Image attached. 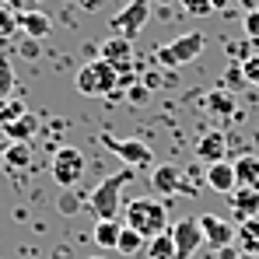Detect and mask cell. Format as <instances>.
<instances>
[{"label":"cell","instance_id":"obj_1","mask_svg":"<svg viewBox=\"0 0 259 259\" xmlns=\"http://www.w3.org/2000/svg\"><path fill=\"white\" fill-rule=\"evenodd\" d=\"M130 182H133V168H119L116 175H105V179L91 189L88 210L95 214V221H109V217L119 214V207H123V189H126Z\"/></svg>","mask_w":259,"mask_h":259},{"label":"cell","instance_id":"obj_2","mask_svg":"<svg viewBox=\"0 0 259 259\" xmlns=\"http://www.w3.org/2000/svg\"><path fill=\"white\" fill-rule=\"evenodd\" d=\"M126 224L137 228L144 238H154V235L168 231V207H165L161 200L140 196V200H133V203L126 207Z\"/></svg>","mask_w":259,"mask_h":259},{"label":"cell","instance_id":"obj_3","mask_svg":"<svg viewBox=\"0 0 259 259\" xmlns=\"http://www.w3.org/2000/svg\"><path fill=\"white\" fill-rule=\"evenodd\" d=\"M203 46H207L203 32L179 35V39H172V42H165V46L154 49V63L165 67V70H172V67H186V63H193V60L203 53Z\"/></svg>","mask_w":259,"mask_h":259},{"label":"cell","instance_id":"obj_4","mask_svg":"<svg viewBox=\"0 0 259 259\" xmlns=\"http://www.w3.org/2000/svg\"><path fill=\"white\" fill-rule=\"evenodd\" d=\"M77 91L81 95H91V98H98V95H112V88H119V70L109 63V60H91L84 63L81 70H77Z\"/></svg>","mask_w":259,"mask_h":259},{"label":"cell","instance_id":"obj_5","mask_svg":"<svg viewBox=\"0 0 259 259\" xmlns=\"http://www.w3.org/2000/svg\"><path fill=\"white\" fill-rule=\"evenodd\" d=\"M88 172V158L84 151H77V147H56L53 151V158H49V175H53V182L60 186V189H74Z\"/></svg>","mask_w":259,"mask_h":259},{"label":"cell","instance_id":"obj_6","mask_svg":"<svg viewBox=\"0 0 259 259\" xmlns=\"http://www.w3.org/2000/svg\"><path fill=\"white\" fill-rule=\"evenodd\" d=\"M102 144H105L112 154H119L123 165H130V168H147V165H154V151H151V144L140 140V137H102Z\"/></svg>","mask_w":259,"mask_h":259},{"label":"cell","instance_id":"obj_7","mask_svg":"<svg viewBox=\"0 0 259 259\" xmlns=\"http://www.w3.org/2000/svg\"><path fill=\"white\" fill-rule=\"evenodd\" d=\"M147 18H151V0H130L126 7L109 21V28H112V35H140L144 32V25H147Z\"/></svg>","mask_w":259,"mask_h":259},{"label":"cell","instance_id":"obj_8","mask_svg":"<svg viewBox=\"0 0 259 259\" xmlns=\"http://www.w3.org/2000/svg\"><path fill=\"white\" fill-rule=\"evenodd\" d=\"M172 242H175V259H193L196 249L203 245L200 217H179L172 224Z\"/></svg>","mask_w":259,"mask_h":259},{"label":"cell","instance_id":"obj_9","mask_svg":"<svg viewBox=\"0 0 259 259\" xmlns=\"http://www.w3.org/2000/svg\"><path fill=\"white\" fill-rule=\"evenodd\" d=\"M200 231H203V245L207 249H228L231 242H235V224L231 221H224V217H217V214H200Z\"/></svg>","mask_w":259,"mask_h":259},{"label":"cell","instance_id":"obj_10","mask_svg":"<svg viewBox=\"0 0 259 259\" xmlns=\"http://www.w3.org/2000/svg\"><path fill=\"white\" fill-rule=\"evenodd\" d=\"M151 189L158 196H175V193H193V186L182 179L179 165H154L151 168Z\"/></svg>","mask_w":259,"mask_h":259},{"label":"cell","instance_id":"obj_11","mask_svg":"<svg viewBox=\"0 0 259 259\" xmlns=\"http://www.w3.org/2000/svg\"><path fill=\"white\" fill-rule=\"evenodd\" d=\"M98 56L109 60L119 74H126V70H133V39H126V35H109L105 42L98 46Z\"/></svg>","mask_w":259,"mask_h":259},{"label":"cell","instance_id":"obj_12","mask_svg":"<svg viewBox=\"0 0 259 259\" xmlns=\"http://www.w3.org/2000/svg\"><path fill=\"white\" fill-rule=\"evenodd\" d=\"M203 182L207 189H214L221 196H231L238 189V175H235V161H214L203 168Z\"/></svg>","mask_w":259,"mask_h":259},{"label":"cell","instance_id":"obj_13","mask_svg":"<svg viewBox=\"0 0 259 259\" xmlns=\"http://www.w3.org/2000/svg\"><path fill=\"white\" fill-rule=\"evenodd\" d=\"M228 137L221 133V130H207L200 140H196V158L203 161V165H214V161H228Z\"/></svg>","mask_w":259,"mask_h":259},{"label":"cell","instance_id":"obj_14","mask_svg":"<svg viewBox=\"0 0 259 259\" xmlns=\"http://www.w3.org/2000/svg\"><path fill=\"white\" fill-rule=\"evenodd\" d=\"M228 203H231V217H235V224H242V221H249V217H259V189H245V186H238V189L228 196Z\"/></svg>","mask_w":259,"mask_h":259},{"label":"cell","instance_id":"obj_15","mask_svg":"<svg viewBox=\"0 0 259 259\" xmlns=\"http://www.w3.org/2000/svg\"><path fill=\"white\" fill-rule=\"evenodd\" d=\"M119 235H123V221H119V217L95 221V228H91V242H95L102 252H116V245H119Z\"/></svg>","mask_w":259,"mask_h":259},{"label":"cell","instance_id":"obj_16","mask_svg":"<svg viewBox=\"0 0 259 259\" xmlns=\"http://www.w3.org/2000/svg\"><path fill=\"white\" fill-rule=\"evenodd\" d=\"M18 25H21V32L28 39H46L53 32V21H49V14H42V11H21L18 14Z\"/></svg>","mask_w":259,"mask_h":259},{"label":"cell","instance_id":"obj_17","mask_svg":"<svg viewBox=\"0 0 259 259\" xmlns=\"http://www.w3.org/2000/svg\"><path fill=\"white\" fill-rule=\"evenodd\" d=\"M235 238H238V252H249V256L259 259V217L242 221L238 231H235Z\"/></svg>","mask_w":259,"mask_h":259},{"label":"cell","instance_id":"obj_18","mask_svg":"<svg viewBox=\"0 0 259 259\" xmlns=\"http://www.w3.org/2000/svg\"><path fill=\"white\" fill-rule=\"evenodd\" d=\"M144 259H175V242H172V228L144 242Z\"/></svg>","mask_w":259,"mask_h":259},{"label":"cell","instance_id":"obj_19","mask_svg":"<svg viewBox=\"0 0 259 259\" xmlns=\"http://www.w3.org/2000/svg\"><path fill=\"white\" fill-rule=\"evenodd\" d=\"M203 109H207L210 116H231V112H235V95H231L228 88L217 84L214 91L203 98Z\"/></svg>","mask_w":259,"mask_h":259},{"label":"cell","instance_id":"obj_20","mask_svg":"<svg viewBox=\"0 0 259 259\" xmlns=\"http://www.w3.org/2000/svg\"><path fill=\"white\" fill-rule=\"evenodd\" d=\"M235 175H238V186L259 189V158L256 154H242V158L235 161Z\"/></svg>","mask_w":259,"mask_h":259},{"label":"cell","instance_id":"obj_21","mask_svg":"<svg viewBox=\"0 0 259 259\" xmlns=\"http://www.w3.org/2000/svg\"><path fill=\"white\" fill-rule=\"evenodd\" d=\"M4 161H7L14 172H25V168H32V144H28V140H14V144L7 147Z\"/></svg>","mask_w":259,"mask_h":259},{"label":"cell","instance_id":"obj_22","mask_svg":"<svg viewBox=\"0 0 259 259\" xmlns=\"http://www.w3.org/2000/svg\"><path fill=\"white\" fill-rule=\"evenodd\" d=\"M0 130H4L11 140H32L35 130H39V116H35V112H25L21 119H14L11 126H0Z\"/></svg>","mask_w":259,"mask_h":259},{"label":"cell","instance_id":"obj_23","mask_svg":"<svg viewBox=\"0 0 259 259\" xmlns=\"http://www.w3.org/2000/svg\"><path fill=\"white\" fill-rule=\"evenodd\" d=\"M144 235L137 231V228H130L126 221H123V235H119V245H116V252H123V256H137L140 249H144Z\"/></svg>","mask_w":259,"mask_h":259},{"label":"cell","instance_id":"obj_24","mask_svg":"<svg viewBox=\"0 0 259 259\" xmlns=\"http://www.w3.org/2000/svg\"><path fill=\"white\" fill-rule=\"evenodd\" d=\"M18 28H21V25H18V11H14L11 4H0V42H7Z\"/></svg>","mask_w":259,"mask_h":259},{"label":"cell","instance_id":"obj_25","mask_svg":"<svg viewBox=\"0 0 259 259\" xmlns=\"http://www.w3.org/2000/svg\"><path fill=\"white\" fill-rule=\"evenodd\" d=\"M182 7H186L189 14H196V18H207V14H214V11H224L228 0H182Z\"/></svg>","mask_w":259,"mask_h":259},{"label":"cell","instance_id":"obj_26","mask_svg":"<svg viewBox=\"0 0 259 259\" xmlns=\"http://www.w3.org/2000/svg\"><path fill=\"white\" fill-rule=\"evenodd\" d=\"M28 112V105L25 102H18V98H7V102H0V126H11L14 119H21Z\"/></svg>","mask_w":259,"mask_h":259},{"label":"cell","instance_id":"obj_27","mask_svg":"<svg viewBox=\"0 0 259 259\" xmlns=\"http://www.w3.org/2000/svg\"><path fill=\"white\" fill-rule=\"evenodd\" d=\"M14 67H11V60L7 56H0V102H7L11 95H14Z\"/></svg>","mask_w":259,"mask_h":259},{"label":"cell","instance_id":"obj_28","mask_svg":"<svg viewBox=\"0 0 259 259\" xmlns=\"http://www.w3.org/2000/svg\"><path fill=\"white\" fill-rule=\"evenodd\" d=\"M242 74H245V84L249 88H259V53L242 56Z\"/></svg>","mask_w":259,"mask_h":259},{"label":"cell","instance_id":"obj_29","mask_svg":"<svg viewBox=\"0 0 259 259\" xmlns=\"http://www.w3.org/2000/svg\"><path fill=\"white\" fill-rule=\"evenodd\" d=\"M56 207H60V214H77V210H81V207H84V200H77V196H74V193H70V189H67V193H63V196H56Z\"/></svg>","mask_w":259,"mask_h":259},{"label":"cell","instance_id":"obj_30","mask_svg":"<svg viewBox=\"0 0 259 259\" xmlns=\"http://www.w3.org/2000/svg\"><path fill=\"white\" fill-rule=\"evenodd\" d=\"M221 88H228V91H238V88H249V84H245V74H242V63H235V67L228 70V77L221 81Z\"/></svg>","mask_w":259,"mask_h":259},{"label":"cell","instance_id":"obj_31","mask_svg":"<svg viewBox=\"0 0 259 259\" xmlns=\"http://www.w3.org/2000/svg\"><path fill=\"white\" fill-rule=\"evenodd\" d=\"M242 28H245L249 42H259V7H256V11H245V18H242Z\"/></svg>","mask_w":259,"mask_h":259},{"label":"cell","instance_id":"obj_32","mask_svg":"<svg viewBox=\"0 0 259 259\" xmlns=\"http://www.w3.org/2000/svg\"><path fill=\"white\" fill-rule=\"evenodd\" d=\"M126 98H130V102H133V105H144V102L151 98V88H147V84H140V81H137V84H130Z\"/></svg>","mask_w":259,"mask_h":259},{"label":"cell","instance_id":"obj_33","mask_svg":"<svg viewBox=\"0 0 259 259\" xmlns=\"http://www.w3.org/2000/svg\"><path fill=\"white\" fill-rule=\"evenodd\" d=\"M21 56H25V60L39 56V39H25V46H21Z\"/></svg>","mask_w":259,"mask_h":259},{"label":"cell","instance_id":"obj_34","mask_svg":"<svg viewBox=\"0 0 259 259\" xmlns=\"http://www.w3.org/2000/svg\"><path fill=\"white\" fill-rule=\"evenodd\" d=\"M11 144H14V140H11V137H7V133H4V130H0V158H4V154H7V147H11Z\"/></svg>","mask_w":259,"mask_h":259},{"label":"cell","instance_id":"obj_35","mask_svg":"<svg viewBox=\"0 0 259 259\" xmlns=\"http://www.w3.org/2000/svg\"><path fill=\"white\" fill-rule=\"evenodd\" d=\"M235 4H238L242 11H256V7H259V0H235Z\"/></svg>","mask_w":259,"mask_h":259},{"label":"cell","instance_id":"obj_36","mask_svg":"<svg viewBox=\"0 0 259 259\" xmlns=\"http://www.w3.org/2000/svg\"><path fill=\"white\" fill-rule=\"evenodd\" d=\"M0 4H11V7H14V11H18V4H21V0H0Z\"/></svg>","mask_w":259,"mask_h":259},{"label":"cell","instance_id":"obj_37","mask_svg":"<svg viewBox=\"0 0 259 259\" xmlns=\"http://www.w3.org/2000/svg\"><path fill=\"white\" fill-rule=\"evenodd\" d=\"M235 259H256V256H249V252H238V256H235Z\"/></svg>","mask_w":259,"mask_h":259},{"label":"cell","instance_id":"obj_38","mask_svg":"<svg viewBox=\"0 0 259 259\" xmlns=\"http://www.w3.org/2000/svg\"><path fill=\"white\" fill-rule=\"evenodd\" d=\"M91 259H105V256H91Z\"/></svg>","mask_w":259,"mask_h":259}]
</instances>
